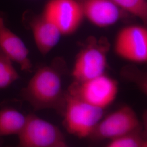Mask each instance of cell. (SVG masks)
I'll list each match as a JSON object with an SVG mask.
<instances>
[{"label":"cell","mask_w":147,"mask_h":147,"mask_svg":"<svg viewBox=\"0 0 147 147\" xmlns=\"http://www.w3.org/2000/svg\"><path fill=\"white\" fill-rule=\"evenodd\" d=\"M118 90L117 80L104 74L84 82H75L68 93L90 105L105 110L115 100Z\"/></svg>","instance_id":"cell-4"},{"label":"cell","mask_w":147,"mask_h":147,"mask_svg":"<svg viewBox=\"0 0 147 147\" xmlns=\"http://www.w3.org/2000/svg\"><path fill=\"white\" fill-rule=\"evenodd\" d=\"M42 14L53 21L62 36L73 34L84 18L78 0H49Z\"/></svg>","instance_id":"cell-8"},{"label":"cell","mask_w":147,"mask_h":147,"mask_svg":"<svg viewBox=\"0 0 147 147\" xmlns=\"http://www.w3.org/2000/svg\"><path fill=\"white\" fill-rule=\"evenodd\" d=\"M122 11L135 16L146 24L147 2L146 0H111Z\"/></svg>","instance_id":"cell-14"},{"label":"cell","mask_w":147,"mask_h":147,"mask_svg":"<svg viewBox=\"0 0 147 147\" xmlns=\"http://www.w3.org/2000/svg\"><path fill=\"white\" fill-rule=\"evenodd\" d=\"M84 18L100 28L115 25L121 19L122 10L111 0H78Z\"/></svg>","instance_id":"cell-9"},{"label":"cell","mask_w":147,"mask_h":147,"mask_svg":"<svg viewBox=\"0 0 147 147\" xmlns=\"http://www.w3.org/2000/svg\"><path fill=\"white\" fill-rule=\"evenodd\" d=\"M18 142L13 147H55L65 144L60 129L34 114H29L25 125L17 136Z\"/></svg>","instance_id":"cell-5"},{"label":"cell","mask_w":147,"mask_h":147,"mask_svg":"<svg viewBox=\"0 0 147 147\" xmlns=\"http://www.w3.org/2000/svg\"><path fill=\"white\" fill-rule=\"evenodd\" d=\"M12 62L0 50V89L8 88L20 78Z\"/></svg>","instance_id":"cell-13"},{"label":"cell","mask_w":147,"mask_h":147,"mask_svg":"<svg viewBox=\"0 0 147 147\" xmlns=\"http://www.w3.org/2000/svg\"><path fill=\"white\" fill-rule=\"evenodd\" d=\"M27 116L13 107H2L0 109V137L18 136L25 125Z\"/></svg>","instance_id":"cell-12"},{"label":"cell","mask_w":147,"mask_h":147,"mask_svg":"<svg viewBox=\"0 0 147 147\" xmlns=\"http://www.w3.org/2000/svg\"><path fill=\"white\" fill-rule=\"evenodd\" d=\"M105 147H147L144 130L111 140Z\"/></svg>","instance_id":"cell-15"},{"label":"cell","mask_w":147,"mask_h":147,"mask_svg":"<svg viewBox=\"0 0 147 147\" xmlns=\"http://www.w3.org/2000/svg\"><path fill=\"white\" fill-rule=\"evenodd\" d=\"M68 147L67 146V144H66V143L65 144H61V145H59V146H56V147Z\"/></svg>","instance_id":"cell-16"},{"label":"cell","mask_w":147,"mask_h":147,"mask_svg":"<svg viewBox=\"0 0 147 147\" xmlns=\"http://www.w3.org/2000/svg\"><path fill=\"white\" fill-rule=\"evenodd\" d=\"M21 99L34 111L63 109L65 94L61 75L53 65L38 69L20 92Z\"/></svg>","instance_id":"cell-1"},{"label":"cell","mask_w":147,"mask_h":147,"mask_svg":"<svg viewBox=\"0 0 147 147\" xmlns=\"http://www.w3.org/2000/svg\"><path fill=\"white\" fill-rule=\"evenodd\" d=\"M113 47L121 58L133 63H147V28L138 25L122 28L116 36Z\"/></svg>","instance_id":"cell-7"},{"label":"cell","mask_w":147,"mask_h":147,"mask_svg":"<svg viewBox=\"0 0 147 147\" xmlns=\"http://www.w3.org/2000/svg\"><path fill=\"white\" fill-rule=\"evenodd\" d=\"M107 46L100 42H93L80 51L72 70L75 82H84L105 74L107 67Z\"/></svg>","instance_id":"cell-6"},{"label":"cell","mask_w":147,"mask_h":147,"mask_svg":"<svg viewBox=\"0 0 147 147\" xmlns=\"http://www.w3.org/2000/svg\"><path fill=\"white\" fill-rule=\"evenodd\" d=\"M0 50L18 63L21 70L30 71L32 64L29 57V50L19 36L6 26L4 19L0 16Z\"/></svg>","instance_id":"cell-11"},{"label":"cell","mask_w":147,"mask_h":147,"mask_svg":"<svg viewBox=\"0 0 147 147\" xmlns=\"http://www.w3.org/2000/svg\"><path fill=\"white\" fill-rule=\"evenodd\" d=\"M143 130V123L135 111L125 105L102 118L90 137L111 140Z\"/></svg>","instance_id":"cell-3"},{"label":"cell","mask_w":147,"mask_h":147,"mask_svg":"<svg viewBox=\"0 0 147 147\" xmlns=\"http://www.w3.org/2000/svg\"><path fill=\"white\" fill-rule=\"evenodd\" d=\"M26 23L31 30L38 50L42 55L50 53L63 36L57 26L42 14L32 16Z\"/></svg>","instance_id":"cell-10"},{"label":"cell","mask_w":147,"mask_h":147,"mask_svg":"<svg viewBox=\"0 0 147 147\" xmlns=\"http://www.w3.org/2000/svg\"><path fill=\"white\" fill-rule=\"evenodd\" d=\"M62 110L66 130L80 138L91 136L104 113V110L90 105L68 93L65 94Z\"/></svg>","instance_id":"cell-2"}]
</instances>
